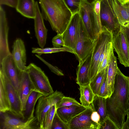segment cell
<instances>
[{"mask_svg": "<svg viewBox=\"0 0 129 129\" xmlns=\"http://www.w3.org/2000/svg\"><path fill=\"white\" fill-rule=\"evenodd\" d=\"M129 77L124 75L118 68L115 77L114 90L106 99L108 116L121 129L124 118L129 111Z\"/></svg>", "mask_w": 129, "mask_h": 129, "instance_id": "cell-1", "label": "cell"}, {"mask_svg": "<svg viewBox=\"0 0 129 129\" xmlns=\"http://www.w3.org/2000/svg\"><path fill=\"white\" fill-rule=\"evenodd\" d=\"M39 3L44 19L57 34H62L73 15L63 0H39Z\"/></svg>", "mask_w": 129, "mask_h": 129, "instance_id": "cell-2", "label": "cell"}, {"mask_svg": "<svg viewBox=\"0 0 129 129\" xmlns=\"http://www.w3.org/2000/svg\"><path fill=\"white\" fill-rule=\"evenodd\" d=\"M94 1L89 2L83 0L79 12L86 33L93 41L102 29L101 22L97 18L94 10Z\"/></svg>", "mask_w": 129, "mask_h": 129, "instance_id": "cell-3", "label": "cell"}, {"mask_svg": "<svg viewBox=\"0 0 129 129\" xmlns=\"http://www.w3.org/2000/svg\"><path fill=\"white\" fill-rule=\"evenodd\" d=\"M113 37L112 33L103 27L102 31L94 41L89 70L90 82L94 79L98 73L99 59L103 49L108 43L112 42Z\"/></svg>", "mask_w": 129, "mask_h": 129, "instance_id": "cell-4", "label": "cell"}, {"mask_svg": "<svg viewBox=\"0 0 129 129\" xmlns=\"http://www.w3.org/2000/svg\"><path fill=\"white\" fill-rule=\"evenodd\" d=\"M25 71L28 72L36 91L44 95H48L54 92L48 77L40 67L34 63H30L27 66Z\"/></svg>", "mask_w": 129, "mask_h": 129, "instance_id": "cell-5", "label": "cell"}, {"mask_svg": "<svg viewBox=\"0 0 129 129\" xmlns=\"http://www.w3.org/2000/svg\"><path fill=\"white\" fill-rule=\"evenodd\" d=\"M0 129H40L35 116L25 120L7 112H0Z\"/></svg>", "mask_w": 129, "mask_h": 129, "instance_id": "cell-6", "label": "cell"}, {"mask_svg": "<svg viewBox=\"0 0 129 129\" xmlns=\"http://www.w3.org/2000/svg\"><path fill=\"white\" fill-rule=\"evenodd\" d=\"M100 17L102 27H105L113 35L119 31L120 25L109 0H101Z\"/></svg>", "mask_w": 129, "mask_h": 129, "instance_id": "cell-7", "label": "cell"}, {"mask_svg": "<svg viewBox=\"0 0 129 129\" xmlns=\"http://www.w3.org/2000/svg\"><path fill=\"white\" fill-rule=\"evenodd\" d=\"M64 96L61 92L57 90L52 94L43 95L39 99L35 111V116L43 129L45 116L47 111L53 105H56Z\"/></svg>", "mask_w": 129, "mask_h": 129, "instance_id": "cell-8", "label": "cell"}, {"mask_svg": "<svg viewBox=\"0 0 129 129\" xmlns=\"http://www.w3.org/2000/svg\"><path fill=\"white\" fill-rule=\"evenodd\" d=\"M93 44L94 41L87 34L82 21L75 47L73 51L79 62L83 61L91 54Z\"/></svg>", "mask_w": 129, "mask_h": 129, "instance_id": "cell-9", "label": "cell"}, {"mask_svg": "<svg viewBox=\"0 0 129 129\" xmlns=\"http://www.w3.org/2000/svg\"><path fill=\"white\" fill-rule=\"evenodd\" d=\"M0 77L3 81L9 103L10 109L7 112L23 119V115L21 110V103L17 93L8 78L0 69Z\"/></svg>", "mask_w": 129, "mask_h": 129, "instance_id": "cell-10", "label": "cell"}, {"mask_svg": "<svg viewBox=\"0 0 129 129\" xmlns=\"http://www.w3.org/2000/svg\"><path fill=\"white\" fill-rule=\"evenodd\" d=\"M113 35L112 43L120 62L125 67H129V44L121 25L119 31Z\"/></svg>", "mask_w": 129, "mask_h": 129, "instance_id": "cell-11", "label": "cell"}, {"mask_svg": "<svg viewBox=\"0 0 129 129\" xmlns=\"http://www.w3.org/2000/svg\"><path fill=\"white\" fill-rule=\"evenodd\" d=\"M82 20L79 13L73 15L66 29L62 34L65 46L74 49Z\"/></svg>", "mask_w": 129, "mask_h": 129, "instance_id": "cell-12", "label": "cell"}, {"mask_svg": "<svg viewBox=\"0 0 129 129\" xmlns=\"http://www.w3.org/2000/svg\"><path fill=\"white\" fill-rule=\"evenodd\" d=\"M94 110L91 104L72 118L68 124L69 129H99L100 125L93 121L91 115Z\"/></svg>", "mask_w": 129, "mask_h": 129, "instance_id": "cell-13", "label": "cell"}, {"mask_svg": "<svg viewBox=\"0 0 129 129\" xmlns=\"http://www.w3.org/2000/svg\"><path fill=\"white\" fill-rule=\"evenodd\" d=\"M0 69L8 78L18 94L20 76L23 71L18 67L11 54L5 58L0 63Z\"/></svg>", "mask_w": 129, "mask_h": 129, "instance_id": "cell-14", "label": "cell"}, {"mask_svg": "<svg viewBox=\"0 0 129 129\" xmlns=\"http://www.w3.org/2000/svg\"><path fill=\"white\" fill-rule=\"evenodd\" d=\"M9 30L6 12L0 5V63L5 58L11 54L8 44Z\"/></svg>", "mask_w": 129, "mask_h": 129, "instance_id": "cell-15", "label": "cell"}, {"mask_svg": "<svg viewBox=\"0 0 129 129\" xmlns=\"http://www.w3.org/2000/svg\"><path fill=\"white\" fill-rule=\"evenodd\" d=\"M34 90H36L28 72L25 71H22L20 76L18 92L22 112L25 110L26 103L29 96Z\"/></svg>", "mask_w": 129, "mask_h": 129, "instance_id": "cell-16", "label": "cell"}, {"mask_svg": "<svg viewBox=\"0 0 129 129\" xmlns=\"http://www.w3.org/2000/svg\"><path fill=\"white\" fill-rule=\"evenodd\" d=\"M36 15L34 18V29L38 43L41 48L45 46L47 37L48 29L44 22V18L39 8L37 2H36Z\"/></svg>", "mask_w": 129, "mask_h": 129, "instance_id": "cell-17", "label": "cell"}, {"mask_svg": "<svg viewBox=\"0 0 129 129\" xmlns=\"http://www.w3.org/2000/svg\"><path fill=\"white\" fill-rule=\"evenodd\" d=\"M11 53L13 59L18 67L22 71H25L26 66V55L24 42L21 39H17L14 42Z\"/></svg>", "mask_w": 129, "mask_h": 129, "instance_id": "cell-18", "label": "cell"}, {"mask_svg": "<svg viewBox=\"0 0 129 129\" xmlns=\"http://www.w3.org/2000/svg\"><path fill=\"white\" fill-rule=\"evenodd\" d=\"M91 54L83 61L79 62L76 72V83L79 86L89 84V70Z\"/></svg>", "mask_w": 129, "mask_h": 129, "instance_id": "cell-19", "label": "cell"}, {"mask_svg": "<svg viewBox=\"0 0 129 129\" xmlns=\"http://www.w3.org/2000/svg\"><path fill=\"white\" fill-rule=\"evenodd\" d=\"M113 49L112 43L110 48V55L108 64L107 76L108 87L111 95L114 91L115 77L118 68L117 66V58L114 54Z\"/></svg>", "mask_w": 129, "mask_h": 129, "instance_id": "cell-20", "label": "cell"}, {"mask_svg": "<svg viewBox=\"0 0 129 129\" xmlns=\"http://www.w3.org/2000/svg\"><path fill=\"white\" fill-rule=\"evenodd\" d=\"M88 107L82 105H72L58 108L57 109L56 112L62 120L68 124L72 118Z\"/></svg>", "mask_w": 129, "mask_h": 129, "instance_id": "cell-21", "label": "cell"}, {"mask_svg": "<svg viewBox=\"0 0 129 129\" xmlns=\"http://www.w3.org/2000/svg\"><path fill=\"white\" fill-rule=\"evenodd\" d=\"M36 2L34 0H18L15 8L24 16L34 19L36 15Z\"/></svg>", "mask_w": 129, "mask_h": 129, "instance_id": "cell-22", "label": "cell"}, {"mask_svg": "<svg viewBox=\"0 0 129 129\" xmlns=\"http://www.w3.org/2000/svg\"><path fill=\"white\" fill-rule=\"evenodd\" d=\"M120 25L129 28V17L123 5L117 0H109Z\"/></svg>", "mask_w": 129, "mask_h": 129, "instance_id": "cell-23", "label": "cell"}, {"mask_svg": "<svg viewBox=\"0 0 129 129\" xmlns=\"http://www.w3.org/2000/svg\"><path fill=\"white\" fill-rule=\"evenodd\" d=\"M43 95H44L42 93L37 91L34 90L32 92L27 101L25 110L23 112V120H27L35 116L34 113L36 104L39 98Z\"/></svg>", "mask_w": 129, "mask_h": 129, "instance_id": "cell-24", "label": "cell"}, {"mask_svg": "<svg viewBox=\"0 0 129 129\" xmlns=\"http://www.w3.org/2000/svg\"><path fill=\"white\" fill-rule=\"evenodd\" d=\"M80 100L81 104L88 107L92 104L95 95L91 89L89 84L84 86H79Z\"/></svg>", "mask_w": 129, "mask_h": 129, "instance_id": "cell-25", "label": "cell"}, {"mask_svg": "<svg viewBox=\"0 0 129 129\" xmlns=\"http://www.w3.org/2000/svg\"><path fill=\"white\" fill-rule=\"evenodd\" d=\"M91 105L94 110L97 112L100 116V123L106 116H108L106 109V99L96 95Z\"/></svg>", "mask_w": 129, "mask_h": 129, "instance_id": "cell-26", "label": "cell"}, {"mask_svg": "<svg viewBox=\"0 0 129 129\" xmlns=\"http://www.w3.org/2000/svg\"><path fill=\"white\" fill-rule=\"evenodd\" d=\"M10 109L7 91L3 80L0 77V111L7 112Z\"/></svg>", "mask_w": 129, "mask_h": 129, "instance_id": "cell-27", "label": "cell"}, {"mask_svg": "<svg viewBox=\"0 0 129 129\" xmlns=\"http://www.w3.org/2000/svg\"><path fill=\"white\" fill-rule=\"evenodd\" d=\"M32 52L41 55L43 54L52 53L60 52H67L74 54L73 50L66 46L60 47L33 48Z\"/></svg>", "mask_w": 129, "mask_h": 129, "instance_id": "cell-28", "label": "cell"}, {"mask_svg": "<svg viewBox=\"0 0 129 129\" xmlns=\"http://www.w3.org/2000/svg\"><path fill=\"white\" fill-rule=\"evenodd\" d=\"M106 68L98 73L94 79L90 81L89 84L91 89L95 95H97L99 91L103 79Z\"/></svg>", "mask_w": 129, "mask_h": 129, "instance_id": "cell-29", "label": "cell"}, {"mask_svg": "<svg viewBox=\"0 0 129 129\" xmlns=\"http://www.w3.org/2000/svg\"><path fill=\"white\" fill-rule=\"evenodd\" d=\"M57 109L56 105H54L47 111L45 116L43 129H51L52 121Z\"/></svg>", "mask_w": 129, "mask_h": 129, "instance_id": "cell-30", "label": "cell"}, {"mask_svg": "<svg viewBox=\"0 0 129 129\" xmlns=\"http://www.w3.org/2000/svg\"><path fill=\"white\" fill-rule=\"evenodd\" d=\"M108 66L106 68L103 79L97 95L107 99L111 95L108 87L107 76Z\"/></svg>", "mask_w": 129, "mask_h": 129, "instance_id": "cell-31", "label": "cell"}, {"mask_svg": "<svg viewBox=\"0 0 129 129\" xmlns=\"http://www.w3.org/2000/svg\"><path fill=\"white\" fill-rule=\"evenodd\" d=\"M73 15L79 12L83 0H63Z\"/></svg>", "mask_w": 129, "mask_h": 129, "instance_id": "cell-32", "label": "cell"}, {"mask_svg": "<svg viewBox=\"0 0 129 129\" xmlns=\"http://www.w3.org/2000/svg\"><path fill=\"white\" fill-rule=\"evenodd\" d=\"M69 129L68 125L60 118L56 111L52 121L51 129Z\"/></svg>", "mask_w": 129, "mask_h": 129, "instance_id": "cell-33", "label": "cell"}, {"mask_svg": "<svg viewBox=\"0 0 129 129\" xmlns=\"http://www.w3.org/2000/svg\"><path fill=\"white\" fill-rule=\"evenodd\" d=\"M72 105H82L75 99L64 96L56 105V107L57 109L60 107Z\"/></svg>", "mask_w": 129, "mask_h": 129, "instance_id": "cell-34", "label": "cell"}, {"mask_svg": "<svg viewBox=\"0 0 129 129\" xmlns=\"http://www.w3.org/2000/svg\"><path fill=\"white\" fill-rule=\"evenodd\" d=\"M99 125V129H118L115 123L108 116L100 122Z\"/></svg>", "mask_w": 129, "mask_h": 129, "instance_id": "cell-35", "label": "cell"}, {"mask_svg": "<svg viewBox=\"0 0 129 129\" xmlns=\"http://www.w3.org/2000/svg\"><path fill=\"white\" fill-rule=\"evenodd\" d=\"M35 55L36 56L46 65L48 67L51 71L53 73L59 76L64 75L62 71L59 69L58 67L53 66L50 64L41 57L40 55L37 54H36Z\"/></svg>", "mask_w": 129, "mask_h": 129, "instance_id": "cell-36", "label": "cell"}, {"mask_svg": "<svg viewBox=\"0 0 129 129\" xmlns=\"http://www.w3.org/2000/svg\"><path fill=\"white\" fill-rule=\"evenodd\" d=\"M52 43L53 47H60L65 46L62 34H57L52 38Z\"/></svg>", "mask_w": 129, "mask_h": 129, "instance_id": "cell-37", "label": "cell"}, {"mask_svg": "<svg viewBox=\"0 0 129 129\" xmlns=\"http://www.w3.org/2000/svg\"><path fill=\"white\" fill-rule=\"evenodd\" d=\"M112 44V42L106 52L101 65L98 70V73L105 69L108 66L110 55V48Z\"/></svg>", "mask_w": 129, "mask_h": 129, "instance_id": "cell-38", "label": "cell"}, {"mask_svg": "<svg viewBox=\"0 0 129 129\" xmlns=\"http://www.w3.org/2000/svg\"><path fill=\"white\" fill-rule=\"evenodd\" d=\"M18 0H0V5H5L16 8Z\"/></svg>", "mask_w": 129, "mask_h": 129, "instance_id": "cell-39", "label": "cell"}, {"mask_svg": "<svg viewBox=\"0 0 129 129\" xmlns=\"http://www.w3.org/2000/svg\"><path fill=\"white\" fill-rule=\"evenodd\" d=\"M91 118L93 121L99 124L101 117L97 112L94 111L92 112L91 115Z\"/></svg>", "mask_w": 129, "mask_h": 129, "instance_id": "cell-40", "label": "cell"}, {"mask_svg": "<svg viewBox=\"0 0 129 129\" xmlns=\"http://www.w3.org/2000/svg\"><path fill=\"white\" fill-rule=\"evenodd\" d=\"M126 121L124 122L121 129H129V113L127 114Z\"/></svg>", "mask_w": 129, "mask_h": 129, "instance_id": "cell-41", "label": "cell"}, {"mask_svg": "<svg viewBox=\"0 0 129 129\" xmlns=\"http://www.w3.org/2000/svg\"><path fill=\"white\" fill-rule=\"evenodd\" d=\"M122 26L125 32L127 41L129 44V28Z\"/></svg>", "mask_w": 129, "mask_h": 129, "instance_id": "cell-42", "label": "cell"}, {"mask_svg": "<svg viewBox=\"0 0 129 129\" xmlns=\"http://www.w3.org/2000/svg\"><path fill=\"white\" fill-rule=\"evenodd\" d=\"M122 5H124L129 2V0H117Z\"/></svg>", "mask_w": 129, "mask_h": 129, "instance_id": "cell-43", "label": "cell"}, {"mask_svg": "<svg viewBox=\"0 0 129 129\" xmlns=\"http://www.w3.org/2000/svg\"><path fill=\"white\" fill-rule=\"evenodd\" d=\"M125 8H126L128 13V16L129 17V5L128 2L123 5Z\"/></svg>", "mask_w": 129, "mask_h": 129, "instance_id": "cell-44", "label": "cell"}, {"mask_svg": "<svg viewBox=\"0 0 129 129\" xmlns=\"http://www.w3.org/2000/svg\"><path fill=\"white\" fill-rule=\"evenodd\" d=\"M128 5H129V2H128Z\"/></svg>", "mask_w": 129, "mask_h": 129, "instance_id": "cell-45", "label": "cell"}]
</instances>
